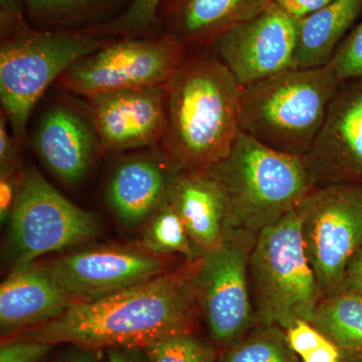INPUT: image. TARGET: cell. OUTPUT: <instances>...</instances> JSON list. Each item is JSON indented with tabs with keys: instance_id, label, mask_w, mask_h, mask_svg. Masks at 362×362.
<instances>
[{
	"instance_id": "obj_1",
	"label": "cell",
	"mask_w": 362,
	"mask_h": 362,
	"mask_svg": "<svg viewBox=\"0 0 362 362\" xmlns=\"http://www.w3.org/2000/svg\"><path fill=\"white\" fill-rule=\"evenodd\" d=\"M199 258L108 296L75 302L56 318L13 337L54 346L142 349L161 338L192 332L199 312L195 291Z\"/></svg>"
},
{
	"instance_id": "obj_2",
	"label": "cell",
	"mask_w": 362,
	"mask_h": 362,
	"mask_svg": "<svg viewBox=\"0 0 362 362\" xmlns=\"http://www.w3.org/2000/svg\"><path fill=\"white\" fill-rule=\"evenodd\" d=\"M166 119L158 148L176 173L209 170L232 150L242 87L209 47L187 52L164 85Z\"/></svg>"
},
{
	"instance_id": "obj_3",
	"label": "cell",
	"mask_w": 362,
	"mask_h": 362,
	"mask_svg": "<svg viewBox=\"0 0 362 362\" xmlns=\"http://www.w3.org/2000/svg\"><path fill=\"white\" fill-rule=\"evenodd\" d=\"M339 81L330 65L291 68L242 87L240 128L289 156L311 148Z\"/></svg>"
},
{
	"instance_id": "obj_4",
	"label": "cell",
	"mask_w": 362,
	"mask_h": 362,
	"mask_svg": "<svg viewBox=\"0 0 362 362\" xmlns=\"http://www.w3.org/2000/svg\"><path fill=\"white\" fill-rule=\"evenodd\" d=\"M209 170L225 190L228 228L256 233L314 189L302 157L269 148L242 131L228 156Z\"/></svg>"
},
{
	"instance_id": "obj_5",
	"label": "cell",
	"mask_w": 362,
	"mask_h": 362,
	"mask_svg": "<svg viewBox=\"0 0 362 362\" xmlns=\"http://www.w3.org/2000/svg\"><path fill=\"white\" fill-rule=\"evenodd\" d=\"M249 283L257 324L286 330L298 320L311 322L322 297L305 252L296 207L258 233Z\"/></svg>"
},
{
	"instance_id": "obj_6",
	"label": "cell",
	"mask_w": 362,
	"mask_h": 362,
	"mask_svg": "<svg viewBox=\"0 0 362 362\" xmlns=\"http://www.w3.org/2000/svg\"><path fill=\"white\" fill-rule=\"evenodd\" d=\"M116 37L32 28L0 45V101L16 139L23 144L35 104L78 59Z\"/></svg>"
},
{
	"instance_id": "obj_7",
	"label": "cell",
	"mask_w": 362,
	"mask_h": 362,
	"mask_svg": "<svg viewBox=\"0 0 362 362\" xmlns=\"http://www.w3.org/2000/svg\"><path fill=\"white\" fill-rule=\"evenodd\" d=\"M9 223L13 271L101 235L99 216L69 201L35 168L25 169Z\"/></svg>"
},
{
	"instance_id": "obj_8",
	"label": "cell",
	"mask_w": 362,
	"mask_h": 362,
	"mask_svg": "<svg viewBox=\"0 0 362 362\" xmlns=\"http://www.w3.org/2000/svg\"><path fill=\"white\" fill-rule=\"evenodd\" d=\"M165 35L118 37L78 59L59 78V90L88 98L101 93L164 86L187 54Z\"/></svg>"
},
{
	"instance_id": "obj_9",
	"label": "cell",
	"mask_w": 362,
	"mask_h": 362,
	"mask_svg": "<svg viewBox=\"0 0 362 362\" xmlns=\"http://www.w3.org/2000/svg\"><path fill=\"white\" fill-rule=\"evenodd\" d=\"M296 209L321 297L337 294L350 259L362 244V183L314 188Z\"/></svg>"
},
{
	"instance_id": "obj_10",
	"label": "cell",
	"mask_w": 362,
	"mask_h": 362,
	"mask_svg": "<svg viewBox=\"0 0 362 362\" xmlns=\"http://www.w3.org/2000/svg\"><path fill=\"white\" fill-rule=\"evenodd\" d=\"M258 233L228 228L220 246L202 255L195 275L199 313L216 349L230 346L256 325L249 283Z\"/></svg>"
},
{
	"instance_id": "obj_11",
	"label": "cell",
	"mask_w": 362,
	"mask_h": 362,
	"mask_svg": "<svg viewBox=\"0 0 362 362\" xmlns=\"http://www.w3.org/2000/svg\"><path fill=\"white\" fill-rule=\"evenodd\" d=\"M298 20L267 6L218 35L209 49L230 70L240 87L294 68Z\"/></svg>"
},
{
	"instance_id": "obj_12",
	"label": "cell",
	"mask_w": 362,
	"mask_h": 362,
	"mask_svg": "<svg viewBox=\"0 0 362 362\" xmlns=\"http://www.w3.org/2000/svg\"><path fill=\"white\" fill-rule=\"evenodd\" d=\"M75 302L108 296L173 270L166 256L141 247H98L70 252L47 264Z\"/></svg>"
},
{
	"instance_id": "obj_13",
	"label": "cell",
	"mask_w": 362,
	"mask_h": 362,
	"mask_svg": "<svg viewBox=\"0 0 362 362\" xmlns=\"http://www.w3.org/2000/svg\"><path fill=\"white\" fill-rule=\"evenodd\" d=\"M302 159L314 188L362 183V78L338 86Z\"/></svg>"
},
{
	"instance_id": "obj_14",
	"label": "cell",
	"mask_w": 362,
	"mask_h": 362,
	"mask_svg": "<svg viewBox=\"0 0 362 362\" xmlns=\"http://www.w3.org/2000/svg\"><path fill=\"white\" fill-rule=\"evenodd\" d=\"M102 151L157 148L165 127L164 86L86 98Z\"/></svg>"
},
{
	"instance_id": "obj_15",
	"label": "cell",
	"mask_w": 362,
	"mask_h": 362,
	"mask_svg": "<svg viewBox=\"0 0 362 362\" xmlns=\"http://www.w3.org/2000/svg\"><path fill=\"white\" fill-rule=\"evenodd\" d=\"M33 147L52 175L68 187L84 180L102 151L87 105L69 101L45 111L33 136Z\"/></svg>"
},
{
	"instance_id": "obj_16",
	"label": "cell",
	"mask_w": 362,
	"mask_h": 362,
	"mask_svg": "<svg viewBox=\"0 0 362 362\" xmlns=\"http://www.w3.org/2000/svg\"><path fill=\"white\" fill-rule=\"evenodd\" d=\"M176 173L158 147L126 157L107 183V204L126 228L145 225L165 202Z\"/></svg>"
},
{
	"instance_id": "obj_17",
	"label": "cell",
	"mask_w": 362,
	"mask_h": 362,
	"mask_svg": "<svg viewBox=\"0 0 362 362\" xmlns=\"http://www.w3.org/2000/svg\"><path fill=\"white\" fill-rule=\"evenodd\" d=\"M75 303L47 265L13 271L0 287L2 339L56 318Z\"/></svg>"
},
{
	"instance_id": "obj_18",
	"label": "cell",
	"mask_w": 362,
	"mask_h": 362,
	"mask_svg": "<svg viewBox=\"0 0 362 362\" xmlns=\"http://www.w3.org/2000/svg\"><path fill=\"white\" fill-rule=\"evenodd\" d=\"M264 8L265 0H162L157 32L194 51Z\"/></svg>"
},
{
	"instance_id": "obj_19",
	"label": "cell",
	"mask_w": 362,
	"mask_h": 362,
	"mask_svg": "<svg viewBox=\"0 0 362 362\" xmlns=\"http://www.w3.org/2000/svg\"><path fill=\"white\" fill-rule=\"evenodd\" d=\"M168 199L201 256L220 246L228 230V199L211 170L176 173Z\"/></svg>"
},
{
	"instance_id": "obj_20",
	"label": "cell",
	"mask_w": 362,
	"mask_h": 362,
	"mask_svg": "<svg viewBox=\"0 0 362 362\" xmlns=\"http://www.w3.org/2000/svg\"><path fill=\"white\" fill-rule=\"evenodd\" d=\"M361 14L362 0H332L315 13L298 20L294 68L329 65Z\"/></svg>"
},
{
	"instance_id": "obj_21",
	"label": "cell",
	"mask_w": 362,
	"mask_h": 362,
	"mask_svg": "<svg viewBox=\"0 0 362 362\" xmlns=\"http://www.w3.org/2000/svg\"><path fill=\"white\" fill-rule=\"evenodd\" d=\"M135 0H28V16L37 30L86 33L122 18Z\"/></svg>"
},
{
	"instance_id": "obj_22",
	"label": "cell",
	"mask_w": 362,
	"mask_h": 362,
	"mask_svg": "<svg viewBox=\"0 0 362 362\" xmlns=\"http://www.w3.org/2000/svg\"><path fill=\"white\" fill-rule=\"evenodd\" d=\"M311 323L341 350L346 362H362V296L341 290L319 302Z\"/></svg>"
},
{
	"instance_id": "obj_23",
	"label": "cell",
	"mask_w": 362,
	"mask_h": 362,
	"mask_svg": "<svg viewBox=\"0 0 362 362\" xmlns=\"http://www.w3.org/2000/svg\"><path fill=\"white\" fill-rule=\"evenodd\" d=\"M216 362H301L290 349L285 330L256 324L245 337L218 352Z\"/></svg>"
},
{
	"instance_id": "obj_24",
	"label": "cell",
	"mask_w": 362,
	"mask_h": 362,
	"mask_svg": "<svg viewBox=\"0 0 362 362\" xmlns=\"http://www.w3.org/2000/svg\"><path fill=\"white\" fill-rule=\"evenodd\" d=\"M145 225L140 247L146 251L159 256L180 255L185 261H194L202 257L168 197Z\"/></svg>"
},
{
	"instance_id": "obj_25",
	"label": "cell",
	"mask_w": 362,
	"mask_h": 362,
	"mask_svg": "<svg viewBox=\"0 0 362 362\" xmlns=\"http://www.w3.org/2000/svg\"><path fill=\"white\" fill-rule=\"evenodd\" d=\"M148 362H216L218 349L192 332L177 333L143 347Z\"/></svg>"
},
{
	"instance_id": "obj_26",
	"label": "cell",
	"mask_w": 362,
	"mask_h": 362,
	"mask_svg": "<svg viewBox=\"0 0 362 362\" xmlns=\"http://www.w3.org/2000/svg\"><path fill=\"white\" fill-rule=\"evenodd\" d=\"M162 0H135L122 18L109 25L93 28L85 33L100 37H156V14Z\"/></svg>"
},
{
	"instance_id": "obj_27",
	"label": "cell",
	"mask_w": 362,
	"mask_h": 362,
	"mask_svg": "<svg viewBox=\"0 0 362 362\" xmlns=\"http://www.w3.org/2000/svg\"><path fill=\"white\" fill-rule=\"evenodd\" d=\"M329 65L339 82L362 78V20L342 40Z\"/></svg>"
},
{
	"instance_id": "obj_28",
	"label": "cell",
	"mask_w": 362,
	"mask_h": 362,
	"mask_svg": "<svg viewBox=\"0 0 362 362\" xmlns=\"http://www.w3.org/2000/svg\"><path fill=\"white\" fill-rule=\"evenodd\" d=\"M54 347L28 338H6L0 346V362H44Z\"/></svg>"
},
{
	"instance_id": "obj_29",
	"label": "cell",
	"mask_w": 362,
	"mask_h": 362,
	"mask_svg": "<svg viewBox=\"0 0 362 362\" xmlns=\"http://www.w3.org/2000/svg\"><path fill=\"white\" fill-rule=\"evenodd\" d=\"M28 0H0V40L13 39L32 28Z\"/></svg>"
},
{
	"instance_id": "obj_30",
	"label": "cell",
	"mask_w": 362,
	"mask_h": 362,
	"mask_svg": "<svg viewBox=\"0 0 362 362\" xmlns=\"http://www.w3.org/2000/svg\"><path fill=\"white\" fill-rule=\"evenodd\" d=\"M285 333L290 349L299 358L308 354L327 339L313 324L304 320L296 321L285 330Z\"/></svg>"
},
{
	"instance_id": "obj_31",
	"label": "cell",
	"mask_w": 362,
	"mask_h": 362,
	"mask_svg": "<svg viewBox=\"0 0 362 362\" xmlns=\"http://www.w3.org/2000/svg\"><path fill=\"white\" fill-rule=\"evenodd\" d=\"M25 169L20 164L1 168L0 173V218L1 223L11 218L14 204L20 192Z\"/></svg>"
},
{
	"instance_id": "obj_32",
	"label": "cell",
	"mask_w": 362,
	"mask_h": 362,
	"mask_svg": "<svg viewBox=\"0 0 362 362\" xmlns=\"http://www.w3.org/2000/svg\"><path fill=\"white\" fill-rule=\"evenodd\" d=\"M8 120L6 114H0V166L1 168L20 164V149L21 144L8 130Z\"/></svg>"
},
{
	"instance_id": "obj_33",
	"label": "cell",
	"mask_w": 362,
	"mask_h": 362,
	"mask_svg": "<svg viewBox=\"0 0 362 362\" xmlns=\"http://www.w3.org/2000/svg\"><path fill=\"white\" fill-rule=\"evenodd\" d=\"M331 1L332 0H265V8L267 6L277 7L295 20H301Z\"/></svg>"
},
{
	"instance_id": "obj_34",
	"label": "cell",
	"mask_w": 362,
	"mask_h": 362,
	"mask_svg": "<svg viewBox=\"0 0 362 362\" xmlns=\"http://www.w3.org/2000/svg\"><path fill=\"white\" fill-rule=\"evenodd\" d=\"M341 290L352 291L362 296V244L346 267Z\"/></svg>"
},
{
	"instance_id": "obj_35",
	"label": "cell",
	"mask_w": 362,
	"mask_h": 362,
	"mask_svg": "<svg viewBox=\"0 0 362 362\" xmlns=\"http://www.w3.org/2000/svg\"><path fill=\"white\" fill-rule=\"evenodd\" d=\"M300 361L301 362H346L341 350L328 338L322 344L319 345L306 356L301 357Z\"/></svg>"
},
{
	"instance_id": "obj_36",
	"label": "cell",
	"mask_w": 362,
	"mask_h": 362,
	"mask_svg": "<svg viewBox=\"0 0 362 362\" xmlns=\"http://www.w3.org/2000/svg\"><path fill=\"white\" fill-rule=\"evenodd\" d=\"M73 346V349L66 352L54 362H101V350Z\"/></svg>"
},
{
	"instance_id": "obj_37",
	"label": "cell",
	"mask_w": 362,
	"mask_h": 362,
	"mask_svg": "<svg viewBox=\"0 0 362 362\" xmlns=\"http://www.w3.org/2000/svg\"><path fill=\"white\" fill-rule=\"evenodd\" d=\"M107 362H148L141 349H106Z\"/></svg>"
}]
</instances>
